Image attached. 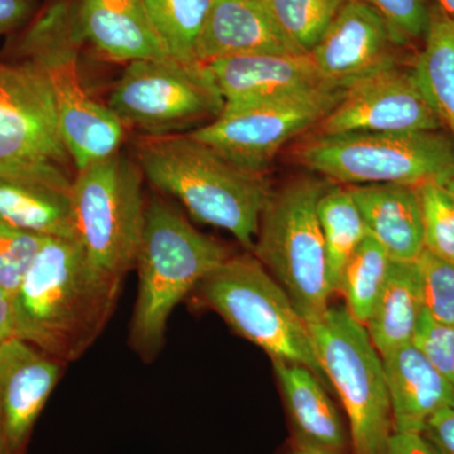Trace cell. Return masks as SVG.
I'll list each match as a JSON object with an SVG mask.
<instances>
[{
	"label": "cell",
	"mask_w": 454,
	"mask_h": 454,
	"mask_svg": "<svg viewBox=\"0 0 454 454\" xmlns=\"http://www.w3.org/2000/svg\"><path fill=\"white\" fill-rule=\"evenodd\" d=\"M121 284L94 267L79 241L46 238L12 298L14 337L59 363H73L103 333Z\"/></svg>",
	"instance_id": "cell-1"
},
{
	"label": "cell",
	"mask_w": 454,
	"mask_h": 454,
	"mask_svg": "<svg viewBox=\"0 0 454 454\" xmlns=\"http://www.w3.org/2000/svg\"><path fill=\"white\" fill-rule=\"evenodd\" d=\"M145 179L199 223L226 230L252 253L273 190L264 172L241 168L190 134L148 136L137 146Z\"/></svg>",
	"instance_id": "cell-2"
},
{
	"label": "cell",
	"mask_w": 454,
	"mask_h": 454,
	"mask_svg": "<svg viewBox=\"0 0 454 454\" xmlns=\"http://www.w3.org/2000/svg\"><path fill=\"white\" fill-rule=\"evenodd\" d=\"M80 44L73 4L55 0L14 33L2 57L29 62L46 77L55 100L59 134L77 170L119 152L125 134L118 116L86 88L80 73Z\"/></svg>",
	"instance_id": "cell-3"
},
{
	"label": "cell",
	"mask_w": 454,
	"mask_h": 454,
	"mask_svg": "<svg viewBox=\"0 0 454 454\" xmlns=\"http://www.w3.org/2000/svg\"><path fill=\"white\" fill-rule=\"evenodd\" d=\"M230 256L223 244L200 232L168 202L146 203L130 325V345L139 356L149 361L160 354L173 310Z\"/></svg>",
	"instance_id": "cell-4"
},
{
	"label": "cell",
	"mask_w": 454,
	"mask_h": 454,
	"mask_svg": "<svg viewBox=\"0 0 454 454\" xmlns=\"http://www.w3.org/2000/svg\"><path fill=\"white\" fill-rule=\"evenodd\" d=\"M197 289L236 333L262 348L271 361L309 367L328 387L309 325L253 254L230 256Z\"/></svg>",
	"instance_id": "cell-5"
},
{
	"label": "cell",
	"mask_w": 454,
	"mask_h": 454,
	"mask_svg": "<svg viewBox=\"0 0 454 454\" xmlns=\"http://www.w3.org/2000/svg\"><path fill=\"white\" fill-rule=\"evenodd\" d=\"M328 186L324 179L301 177L273 191L252 252L283 286L307 325L325 315L333 295L317 214Z\"/></svg>",
	"instance_id": "cell-6"
},
{
	"label": "cell",
	"mask_w": 454,
	"mask_h": 454,
	"mask_svg": "<svg viewBox=\"0 0 454 454\" xmlns=\"http://www.w3.org/2000/svg\"><path fill=\"white\" fill-rule=\"evenodd\" d=\"M294 154L301 166L349 186L417 187L454 177V142L439 130L315 136Z\"/></svg>",
	"instance_id": "cell-7"
},
{
	"label": "cell",
	"mask_w": 454,
	"mask_h": 454,
	"mask_svg": "<svg viewBox=\"0 0 454 454\" xmlns=\"http://www.w3.org/2000/svg\"><path fill=\"white\" fill-rule=\"evenodd\" d=\"M309 327L325 378L348 414L355 454H389V391L381 355L365 325L346 307H330Z\"/></svg>",
	"instance_id": "cell-8"
},
{
	"label": "cell",
	"mask_w": 454,
	"mask_h": 454,
	"mask_svg": "<svg viewBox=\"0 0 454 454\" xmlns=\"http://www.w3.org/2000/svg\"><path fill=\"white\" fill-rule=\"evenodd\" d=\"M142 170L116 152L77 170L73 205L76 240L94 267L124 279L136 268L145 223Z\"/></svg>",
	"instance_id": "cell-9"
},
{
	"label": "cell",
	"mask_w": 454,
	"mask_h": 454,
	"mask_svg": "<svg viewBox=\"0 0 454 454\" xmlns=\"http://www.w3.org/2000/svg\"><path fill=\"white\" fill-rule=\"evenodd\" d=\"M345 91L322 85L260 103L223 106L214 121L188 134L236 166L262 172L289 140L324 121Z\"/></svg>",
	"instance_id": "cell-10"
},
{
	"label": "cell",
	"mask_w": 454,
	"mask_h": 454,
	"mask_svg": "<svg viewBox=\"0 0 454 454\" xmlns=\"http://www.w3.org/2000/svg\"><path fill=\"white\" fill-rule=\"evenodd\" d=\"M106 106L125 128L164 136L197 119L216 118L223 101L203 76L201 66L154 59L128 64Z\"/></svg>",
	"instance_id": "cell-11"
},
{
	"label": "cell",
	"mask_w": 454,
	"mask_h": 454,
	"mask_svg": "<svg viewBox=\"0 0 454 454\" xmlns=\"http://www.w3.org/2000/svg\"><path fill=\"white\" fill-rule=\"evenodd\" d=\"M442 128L413 70H404L395 64L346 89L333 112L317 125L316 136L418 133Z\"/></svg>",
	"instance_id": "cell-12"
},
{
	"label": "cell",
	"mask_w": 454,
	"mask_h": 454,
	"mask_svg": "<svg viewBox=\"0 0 454 454\" xmlns=\"http://www.w3.org/2000/svg\"><path fill=\"white\" fill-rule=\"evenodd\" d=\"M68 157L49 82L35 66L0 59V163Z\"/></svg>",
	"instance_id": "cell-13"
},
{
	"label": "cell",
	"mask_w": 454,
	"mask_h": 454,
	"mask_svg": "<svg viewBox=\"0 0 454 454\" xmlns=\"http://www.w3.org/2000/svg\"><path fill=\"white\" fill-rule=\"evenodd\" d=\"M74 179L49 160L0 163V221L44 238L76 240Z\"/></svg>",
	"instance_id": "cell-14"
},
{
	"label": "cell",
	"mask_w": 454,
	"mask_h": 454,
	"mask_svg": "<svg viewBox=\"0 0 454 454\" xmlns=\"http://www.w3.org/2000/svg\"><path fill=\"white\" fill-rule=\"evenodd\" d=\"M387 22L363 0H348L309 55L322 79L348 89L397 64Z\"/></svg>",
	"instance_id": "cell-15"
},
{
	"label": "cell",
	"mask_w": 454,
	"mask_h": 454,
	"mask_svg": "<svg viewBox=\"0 0 454 454\" xmlns=\"http://www.w3.org/2000/svg\"><path fill=\"white\" fill-rule=\"evenodd\" d=\"M61 373L62 363L31 343L18 337L0 342V454H26Z\"/></svg>",
	"instance_id": "cell-16"
},
{
	"label": "cell",
	"mask_w": 454,
	"mask_h": 454,
	"mask_svg": "<svg viewBox=\"0 0 454 454\" xmlns=\"http://www.w3.org/2000/svg\"><path fill=\"white\" fill-rule=\"evenodd\" d=\"M200 66L223 106H247L331 85L322 79L310 56L304 53H256Z\"/></svg>",
	"instance_id": "cell-17"
},
{
	"label": "cell",
	"mask_w": 454,
	"mask_h": 454,
	"mask_svg": "<svg viewBox=\"0 0 454 454\" xmlns=\"http://www.w3.org/2000/svg\"><path fill=\"white\" fill-rule=\"evenodd\" d=\"M71 4L77 38L112 61L170 59L145 0H73Z\"/></svg>",
	"instance_id": "cell-18"
},
{
	"label": "cell",
	"mask_w": 454,
	"mask_h": 454,
	"mask_svg": "<svg viewBox=\"0 0 454 454\" xmlns=\"http://www.w3.org/2000/svg\"><path fill=\"white\" fill-rule=\"evenodd\" d=\"M256 53L298 52L262 0H214L197 42V64Z\"/></svg>",
	"instance_id": "cell-19"
},
{
	"label": "cell",
	"mask_w": 454,
	"mask_h": 454,
	"mask_svg": "<svg viewBox=\"0 0 454 454\" xmlns=\"http://www.w3.org/2000/svg\"><path fill=\"white\" fill-rule=\"evenodd\" d=\"M381 358L396 434H422L433 415L454 405L452 385L413 342Z\"/></svg>",
	"instance_id": "cell-20"
},
{
	"label": "cell",
	"mask_w": 454,
	"mask_h": 454,
	"mask_svg": "<svg viewBox=\"0 0 454 454\" xmlns=\"http://www.w3.org/2000/svg\"><path fill=\"white\" fill-rule=\"evenodd\" d=\"M367 234L394 262H415L422 255L424 227L415 187L403 184L348 186Z\"/></svg>",
	"instance_id": "cell-21"
},
{
	"label": "cell",
	"mask_w": 454,
	"mask_h": 454,
	"mask_svg": "<svg viewBox=\"0 0 454 454\" xmlns=\"http://www.w3.org/2000/svg\"><path fill=\"white\" fill-rule=\"evenodd\" d=\"M273 367L300 442L333 452L342 450L345 429L324 382L300 364L273 361Z\"/></svg>",
	"instance_id": "cell-22"
},
{
	"label": "cell",
	"mask_w": 454,
	"mask_h": 454,
	"mask_svg": "<svg viewBox=\"0 0 454 454\" xmlns=\"http://www.w3.org/2000/svg\"><path fill=\"white\" fill-rule=\"evenodd\" d=\"M423 310L417 264L393 260L380 297L365 325L381 356L413 342Z\"/></svg>",
	"instance_id": "cell-23"
},
{
	"label": "cell",
	"mask_w": 454,
	"mask_h": 454,
	"mask_svg": "<svg viewBox=\"0 0 454 454\" xmlns=\"http://www.w3.org/2000/svg\"><path fill=\"white\" fill-rule=\"evenodd\" d=\"M413 74L454 142V18L437 2L429 4V26Z\"/></svg>",
	"instance_id": "cell-24"
},
{
	"label": "cell",
	"mask_w": 454,
	"mask_h": 454,
	"mask_svg": "<svg viewBox=\"0 0 454 454\" xmlns=\"http://www.w3.org/2000/svg\"><path fill=\"white\" fill-rule=\"evenodd\" d=\"M317 214L324 234L328 284L334 294L340 291L343 269L369 234L348 187L330 184L319 199Z\"/></svg>",
	"instance_id": "cell-25"
},
{
	"label": "cell",
	"mask_w": 454,
	"mask_h": 454,
	"mask_svg": "<svg viewBox=\"0 0 454 454\" xmlns=\"http://www.w3.org/2000/svg\"><path fill=\"white\" fill-rule=\"evenodd\" d=\"M214 0H145L146 13L167 55L199 67L196 47Z\"/></svg>",
	"instance_id": "cell-26"
},
{
	"label": "cell",
	"mask_w": 454,
	"mask_h": 454,
	"mask_svg": "<svg viewBox=\"0 0 454 454\" xmlns=\"http://www.w3.org/2000/svg\"><path fill=\"white\" fill-rule=\"evenodd\" d=\"M393 260L380 244L367 235L358 245L340 278V291L346 309L361 325H366L387 282Z\"/></svg>",
	"instance_id": "cell-27"
},
{
	"label": "cell",
	"mask_w": 454,
	"mask_h": 454,
	"mask_svg": "<svg viewBox=\"0 0 454 454\" xmlns=\"http://www.w3.org/2000/svg\"><path fill=\"white\" fill-rule=\"evenodd\" d=\"M298 53L309 55L348 0H262Z\"/></svg>",
	"instance_id": "cell-28"
},
{
	"label": "cell",
	"mask_w": 454,
	"mask_h": 454,
	"mask_svg": "<svg viewBox=\"0 0 454 454\" xmlns=\"http://www.w3.org/2000/svg\"><path fill=\"white\" fill-rule=\"evenodd\" d=\"M426 250L454 262V177L415 187Z\"/></svg>",
	"instance_id": "cell-29"
},
{
	"label": "cell",
	"mask_w": 454,
	"mask_h": 454,
	"mask_svg": "<svg viewBox=\"0 0 454 454\" xmlns=\"http://www.w3.org/2000/svg\"><path fill=\"white\" fill-rule=\"evenodd\" d=\"M415 264L424 310L439 324L454 325V262L424 249Z\"/></svg>",
	"instance_id": "cell-30"
},
{
	"label": "cell",
	"mask_w": 454,
	"mask_h": 454,
	"mask_svg": "<svg viewBox=\"0 0 454 454\" xmlns=\"http://www.w3.org/2000/svg\"><path fill=\"white\" fill-rule=\"evenodd\" d=\"M44 239L0 221V288L12 298L32 268Z\"/></svg>",
	"instance_id": "cell-31"
},
{
	"label": "cell",
	"mask_w": 454,
	"mask_h": 454,
	"mask_svg": "<svg viewBox=\"0 0 454 454\" xmlns=\"http://www.w3.org/2000/svg\"><path fill=\"white\" fill-rule=\"evenodd\" d=\"M380 14L399 47L424 40L429 26L428 0H363Z\"/></svg>",
	"instance_id": "cell-32"
},
{
	"label": "cell",
	"mask_w": 454,
	"mask_h": 454,
	"mask_svg": "<svg viewBox=\"0 0 454 454\" xmlns=\"http://www.w3.org/2000/svg\"><path fill=\"white\" fill-rule=\"evenodd\" d=\"M413 343L454 389V325L439 324L423 310Z\"/></svg>",
	"instance_id": "cell-33"
},
{
	"label": "cell",
	"mask_w": 454,
	"mask_h": 454,
	"mask_svg": "<svg viewBox=\"0 0 454 454\" xmlns=\"http://www.w3.org/2000/svg\"><path fill=\"white\" fill-rule=\"evenodd\" d=\"M422 435L438 454H454V405L433 415Z\"/></svg>",
	"instance_id": "cell-34"
},
{
	"label": "cell",
	"mask_w": 454,
	"mask_h": 454,
	"mask_svg": "<svg viewBox=\"0 0 454 454\" xmlns=\"http://www.w3.org/2000/svg\"><path fill=\"white\" fill-rule=\"evenodd\" d=\"M37 12V0H0V35L25 28Z\"/></svg>",
	"instance_id": "cell-35"
},
{
	"label": "cell",
	"mask_w": 454,
	"mask_h": 454,
	"mask_svg": "<svg viewBox=\"0 0 454 454\" xmlns=\"http://www.w3.org/2000/svg\"><path fill=\"white\" fill-rule=\"evenodd\" d=\"M389 454H438L422 434L391 435Z\"/></svg>",
	"instance_id": "cell-36"
},
{
	"label": "cell",
	"mask_w": 454,
	"mask_h": 454,
	"mask_svg": "<svg viewBox=\"0 0 454 454\" xmlns=\"http://www.w3.org/2000/svg\"><path fill=\"white\" fill-rule=\"evenodd\" d=\"M14 337L13 301L0 288V342Z\"/></svg>",
	"instance_id": "cell-37"
},
{
	"label": "cell",
	"mask_w": 454,
	"mask_h": 454,
	"mask_svg": "<svg viewBox=\"0 0 454 454\" xmlns=\"http://www.w3.org/2000/svg\"><path fill=\"white\" fill-rule=\"evenodd\" d=\"M293 454H336V452L298 441L297 447H295L294 453Z\"/></svg>",
	"instance_id": "cell-38"
},
{
	"label": "cell",
	"mask_w": 454,
	"mask_h": 454,
	"mask_svg": "<svg viewBox=\"0 0 454 454\" xmlns=\"http://www.w3.org/2000/svg\"><path fill=\"white\" fill-rule=\"evenodd\" d=\"M437 3L444 12L454 18V0H437Z\"/></svg>",
	"instance_id": "cell-39"
}]
</instances>
